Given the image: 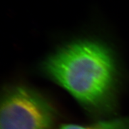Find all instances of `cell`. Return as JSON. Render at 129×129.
Segmentation results:
<instances>
[{
	"label": "cell",
	"instance_id": "obj_1",
	"mask_svg": "<svg viewBox=\"0 0 129 129\" xmlns=\"http://www.w3.org/2000/svg\"><path fill=\"white\" fill-rule=\"evenodd\" d=\"M41 69L90 114L115 112L120 73L113 51L105 43L93 39L68 43L49 55Z\"/></svg>",
	"mask_w": 129,
	"mask_h": 129
},
{
	"label": "cell",
	"instance_id": "obj_2",
	"mask_svg": "<svg viewBox=\"0 0 129 129\" xmlns=\"http://www.w3.org/2000/svg\"><path fill=\"white\" fill-rule=\"evenodd\" d=\"M56 117L51 102L30 87L11 86L2 93L0 129H52Z\"/></svg>",
	"mask_w": 129,
	"mask_h": 129
},
{
	"label": "cell",
	"instance_id": "obj_3",
	"mask_svg": "<svg viewBox=\"0 0 129 129\" xmlns=\"http://www.w3.org/2000/svg\"><path fill=\"white\" fill-rule=\"evenodd\" d=\"M59 129H129V117H119L104 120L88 125L63 124Z\"/></svg>",
	"mask_w": 129,
	"mask_h": 129
}]
</instances>
